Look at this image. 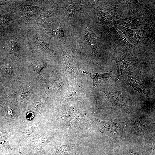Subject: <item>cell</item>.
Instances as JSON below:
<instances>
[{"instance_id": "6da1fadb", "label": "cell", "mask_w": 155, "mask_h": 155, "mask_svg": "<svg viewBox=\"0 0 155 155\" xmlns=\"http://www.w3.org/2000/svg\"><path fill=\"white\" fill-rule=\"evenodd\" d=\"M93 119L102 132L117 141L120 142L123 140V130L126 122H116Z\"/></svg>"}, {"instance_id": "7a4b0ae2", "label": "cell", "mask_w": 155, "mask_h": 155, "mask_svg": "<svg viewBox=\"0 0 155 155\" xmlns=\"http://www.w3.org/2000/svg\"><path fill=\"white\" fill-rule=\"evenodd\" d=\"M60 52L64 59L67 71L75 75L82 76V73L77 63L72 57L62 49Z\"/></svg>"}, {"instance_id": "3957f363", "label": "cell", "mask_w": 155, "mask_h": 155, "mask_svg": "<svg viewBox=\"0 0 155 155\" xmlns=\"http://www.w3.org/2000/svg\"><path fill=\"white\" fill-rule=\"evenodd\" d=\"M102 91L106 94L107 99L114 104L118 105L125 106L126 103V99L124 98L122 94L117 91L108 89Z\"/></svg>"}, {"instance_id": "277c9868", "label": "cell", "mask_w": 155, "mask_h": 155, "mask_svg": "<svg viewBox=\"0 0 155 155\" xmlns=\"http://www.w3.org/2000/svg\"><path fill=\"white\" fill-rule=\"evenodd\" d=\"M21 11L26 15L31 16H35L42 9V7L33 6L18 2H15Z\"/></svg>"}, {"instance_id": "5b68a950", "label": "cell", "mask_w": 155, "mask_h": 155, "mask_svg": "<svg viewBox=\"0 0 155 155\" xmlns=\"http://www.w3.org/2000/svg\"><path fill=\"white\" fill-rule=\"evenodd\" d=\"M79 144H76L66 145H58L55 148L56 153L59 155L70 154L75 150Z\"/></svg>"}, {"instance_id": "8992f818", "label": "cell", "mask_w": 155, "mask_h": 155, "mask_svg": "<svg viewBox=\"0 0 155 155\" xmlns=\"http://www.w3.org/2000/svg\"><path fill=\"white\" fill-rule=\"evenodd\" d=\"M127 82L129 84L139 93L146 94L148 98V92L143 83L134 77L128 78Z\"/></svg>"}, {"instance_id": "52a82bcc", "label": "cell", "mask_w": 155, "mask_h": 155, "mask_svg": "<svg viewBox=\"0 0 155 155\" xmlns=\"http://www.w3.org/2000/svg\"><path fill=\"white\" fill-rule=\"evenodd\" d=\"M83 72L89 75L93 80V85L94 86H97L102 80L108 79L111 75L110 72L100 74L95 73V75H93L90 73L87 72L83 71Z\"/></svg>"}, {"instance_id": "ba28073f", "label": "cell", "mask_w": 155, "mask_h": 155, "mask_svg": "<svg viewBox=\"0 0 155 155\" xmlns=\"http://www.w3.org/2000/svg\"><path fill=\"white\" fill-rule=\"evenodd\" d=\"M35 43L42 49L47 51L49 53L52 52L50 46L42 37H40L36 38Z\"/></svg>"}, {"instance_id": "9c48e42d", "label": "cell", "mask_w": 155, "mask_h": 155, "mask_svg": "<svg viewBox=\"0 0 155 155\" xmlns=\"http://www.w3.org/2000/svg\"><path fill=\"white\" fill-rule=\"evenodd\" d=\"M48 66V64L42 62H39L34 63L32 64V67L34 70L38 74L40 79L43 81L46 80L43 78L40 74L41 70L44 68Z\"/></svg>"}, {"instance_id": "30bf717a", "label": "cell", "mask_w": 155, "mask_h": 155, "mask_svg": "<svg viewBox=\"0 0 155 155\" xmlns=\"http://www.w3.org/2000/svg\"><path fill=\"white\" fill-rule=\"evenodd\" d=\"M21 51H22L19 43L17 42L12 41L9 46V53L13 54L20 58L19 54Z\"/></svg>"}, {"instance_id": "8fae6325", "label": "cell", "mask_w": 155, "mask_h": 155, "mask_svg": "<svg viewBox=\"0 0 155 155\" xmlns=\"http://www.w3.org/2000/svg\"><path fill=\"white\" fill-rule=\"evenodd\" d=\"M51 33L54 36L59 38H65V37L64 30L61 25L55 30H51Z\"/></svg>"}, {"instance_id": "7c38bea8", "label": "cell", "mask_w": 155, "mask_h": 155, "mask_svg": "<svg viewBox=\"0 0 155 155\" xmlns=\"http://www.w3.org/2000/svg\"><path fill=\"white\" fill-rule=\"evenodd\" d=\"M12 19V16L9 14L0 15V22L2 25L4 26L8 25Z\"/></svg>"}, {"instance_id": "4fadbf2b", "label": "cell", "mask_w": 155, "mask_h": 155, "mask_svg": "<svg viewBox=\"0 0 155 155\" xmlns=\"http://www.w3.org/2000/svg\"><path fill=\"white\" fill-rule=\"evenodd\" d=\"M29 92V89L28 87L25 86L21 87L19 91V94L21 99H24Z\"/></svg>"}, {"instance_id": "5bb4252c", "label": "cell", "mask_w": 155, "mask_h": 155, "mask_svg": "<svg viewBox=\"0 0 155 155\" xmlns=\"http://www.w3.org/2000/svg\"><path fill=\"white\" fill-rule=\"evenodd\" d=\"M3 69L5 74L11 76H13V68L10 65L7 64L5 65Z\"/></svg>"}, {"instance_id": "9a60e30c", "label": "cell", "mask_w": 155, "mask_h": 155, "mask_svg": "<svg viewBox=\"0 0 155 155\" xmlns=\"http://www.w3.org/2000/svg\"><path fill=\"white\" fill-rule=\"evenodd\" d=\"M75 10V9L71 5H68L66 7L65 12L68 16L73 17Z\"/></svg>"}, {"instance_id": "2e32d148", "label": "cell", "mask_w": 155, "mask_h": 155, "mask_svg": "<svg viewBox=\"0 0 155 155\" xmlns=\"http://www.w3.org/2000/svg\"><path fill=\"white\" fill-rule=\"evenodd\" d=\"M131 155H141V154H140L139 153H138L137 152L135 151H133L131 153Z\"/></svg>"}]
</instances>
